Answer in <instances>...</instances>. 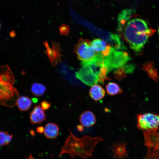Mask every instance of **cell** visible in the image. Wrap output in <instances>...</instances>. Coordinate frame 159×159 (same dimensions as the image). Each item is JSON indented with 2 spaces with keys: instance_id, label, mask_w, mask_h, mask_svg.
Here are the masks:
<instances>
[{
  "instance_id": "cell-1",
  "label": "cell",
  "mask_w": 159,
  "mask_h": 159,
  "mask_svg": "<svg viewBox=\"0 0 159 159\" xmlns=\"http://www.w3.org/2000/svg\"><path fill=\"white\" fill-rule=\"evenodd\" d=\"M69 130L70 135L61 148L59 157L67 153L69 154L72 159L77 155L82 159H87L92 157V153L95 148L99 143L104 140L101 137L84 135L79 138Z\"/></svg>"
},
{
  "instance_id": "cell-2",
  "label": "cell",
  "mask_w": 159,
  "mask_h": 159,
  "mask_svg": "<svg viewBox=\"0 0 159 159\" xmlns=\"http://www.w3.org/2000/svg\"><path fill=\"white\" fill-rule=\"evenodd\" d=\"M155 31L149 27L144 20L136 18L129 21L125 25L122 37L130 48L136 52H140L149 38Z\"/></svg>"
},
{
  "instance_id": "cell-3",
  "label": "cell",
  "mask_w": 159,
  "mask_h": 159,
  "mask_svg": "<svg viewBox=\"0 0 159 159\" xmlns=\"http://www.w3.org/2000/svg\"><path fill=\"white\" fill-rule=\"evenodd\" d=\"M14 77L7 65L0 67V104L8 107L16 105L19 95L13 87Z\"/></svg>"
},
{
  "instance_id": "cell-4",
  "label": "cell",
  "mask_w": 159,
  "mask_h": 159,
  "mask_svg": "<svg viewBox=\"0 0 159 159\" xmlns=\"http://www.w3.org/2000/svg\"><path fill=\"white\" fill-rule=\"evenodd\" d=\"M103 65L108 73L127 63L131 60L130 57L126 52L119 51L112 47L110 54L105 56H102Z\"/></svg>"
},
{
  "instance_id": "cell-5",
  "label": "cell",
  "mask_w": 159,
  "mask_h": 159,
  "mask_svg": "<svg viewBox=\"0 0 159 159\" xmlns=\"http://www.w3.org/2000/svg\"><path fill=\"white\" fill-rule=\"evenodd\" d=\"M137 126L143 131L157 130L159 126V115L150 113L137 115Z\"/></svg>"
},
{
  "instance_id": "cell-6",
  "label": "cell",
  "mask_w": 159,
  "mask_h": 159,
  "mask_svg": "<svg viewBox=\"0 0 159 159\" xmlns=\"http://www.w3.org/2000/svg\"><path fill=\"white\" fill-rule=\"evenodd\" d=\"M75 52L78 59L84 62L92 60L97 54L92 47L90 41L82 38L80 39L77 44Z\"/></svg>"
},
{
  "instance_id": "cell-7",
  "label": "cell",
  "mask_w": 159,
  "mask_h": 159,
  "mask_svg": "<svg viewBox=\"0 0 159 159\" xmlns=\"http://www.w3.org/2000/svg\"><path fill=\"white\" fill-rule=\"evenodd\" d=\"M150 132L145 137V144L148 147L145 159H159V132Z\"/></svg>"
},
{
  "instance_id": "cell-8",
  "label": "cell",
  "mask_w": 159,
  "mask_h": 159,
  "mask_svg": "<svg viewBox=\"0 0 159 159\" xmlns=\"http://www.w3.org/2000/svg\"><path fill=\"white\" fill-rule=\"evenodd\" d=\"M82 67L75 73L76 78L86 85L92 86L99 82V78L87 66L81 64Z\"/></svg>"
},
{
  "instance_id": "cell-9",
  "label": "cell",
  "mask_w": 159,
  "mask_h": 159,
  "mask_svg": "<svg viewBox=\"0 0 159 159\" xmlns=\"http://www.w3.org/2000/svg\"><path fill=\"white\" fill-rule=\"evenodd\" d=\"M134 12L132 9H126L123 10L119 14L117 17L118 25L117 30L121 37H122L125 25L130 19Z\"/></svg>"
},
{
  "instance_id": "cell-10",
  "label": "cell",
  "mask_w": 159,
  "mask_h": 159,
  "mask_svg": "<svg viewBox=\"0 0 159 159\" xmlns=\"http://www.w3.org/2000/svg\"><path fill=\"white\" fill-rule=\"evenodd\" d=\"M91 43L93 48L97 53L103 56H106L110 54L112 47L103 40L96 38L93 40Z\"/></svg>"
},
{
  "instance_id": "cell-11",
  "label": "cell",
  "mask_w": 159,
  "mask_h": 159,
  "mask_svg": "<svg viewBox=\"0 0 159 159\" xmlns=\"http://www.w3.org/2000/svg\"><path fill=\"white\" fill-rule=\"evenodd\" d=\"M29 119L32 125L41 124L46 120V115L40 105L34 106L30 114Z\"/></svg>"
},
{
  "instance_id": "cell-12",
  "label": "cell",
  "mask_w": 159,
  "mask_h": 159,
  "mask_svg": "<svg viewBox=\"0 0 159 159\" xmlns=\"http://www.w3.org/2000/svg\"><path fill=\"white\" fill-rule=\"evenodd\" d=\"M126 145L125 142H116L112 145L111 149L115 159H125L128 157Z\"/></svg>"
},
{
  "instance_id": "cell-13",
  "label": "cell",
  "mask_w": 159,
  "mask_h": 159,
  "mask_svg": "<svg viewBox=\"0 0 159 159\" xmlns=\"http://www.w3.org/2000/svg\"><path fill=\"white\" fill-rule=\"evenodd\" d=\"M79 120L83 126L89 127L92 126L95 124L96 119L92 112L87 110L82 113L79 117Z\"/></svg>"
},
{
  "instance_id": "cell-14",
  "label": "cell",
  "mask_w": 159,
  "mask_h": 159,
  "mask_svg": "<svg viewBox=\"0 0 159 159\" xmlns=\"http://www.w3.org/2000/svg\"><path fill=\"white\" fill-rule=\"evenodd\" d=\"M59 127L56 123L49 122L44 127V135L47 138L50 139L55 138L59 135Z\"/></svg>"
},
{
  "instance_id": "cell-15",
  "label": "cell",
  "mask_w": 159,
  "mask_h": 159,
  "mask_svg": "<svg viewBox=\"0 0 159 159\" xmlns=\"http://www.w3.org/2000/svg\"><path fill=\"white\" fill-rule=\"evenodd\" d=\"M90 97L95 101L102 99L105 95V91L100 85L95 84L90 88L89 92Z\"/></svg>"
},
{
  "instance_id": "cell-16",
  "label": "cell",
  "mask_w": 159,
  "mask_h": 159,
  "mask_svg": "<svg viewBox=\"0 0 159 159\" xmlns=\"http://www.w3.org/2000/svg\"><path fill=\"white\" fill-rule=\"evenodd\" d=\"M32 104V100L28 97L21 96L16 100V105L19 109L21 111H25L29 110Z\"/></svg>"
},
{
  "instance_id": "cell-17",
  "label": "cell",
  "mask_w": 159,
  "mask_h": 159,
  "mask_svg": "<svg viewBox=\"0 0 159 159\" xmlns=\"http://www.w3.org/2000/svg\"><path fill=\"white\" fill-rule=\"evenodd\" d=\"M107 93L111 96L121 94L123 92L122 89L117 83L114 82H110L105 86Z\"/></svg>"
},
{
  "instance_id": "cell-18",
  "label": "cell",
  "mask_w": 159,
  "mask_h": 159,
  "mask_svg": "<svg viewBox=\"0 0 159 159\" xmlns=\"http://www.w3.org/2000/svg\"><path fill=\"white\" fill-rule=\"evenodd\" d=\"M46 88L44 85L38 83H35L32 85L31 91L32 94L36 97L42 96L45 93Z\"/></svg>"
},
{
  "instance_id": "cell-19",
  "label": "cell",
  "mask_w": 159,
  "mask_h": 159,
  "mask_svg": "<svg viewBox=\"0 0 159 159\" xmlns=\"http://www.w3.org/2000/svg\"><path fill=\"white\" fill-rule=\"evenodd\" d=\"M126 73H129V67L126 64L116 69L114 72L115 77L119 80H121L125 77Z\"/></svg>"
},
{
  "instance_id": "cell-20",
  "label": "cell",
  "mask_w": 159,
  "mask_h": 159,
  "mask_svg": "<svg viewBox=\"0 0 159 159\" xmlns=\"http://www.w3.org/2000/svg\"><path fill=\"white\" fill-rule=\"evenodd\" d=\"M13 135H10L4 131H0V146L8 145L11 141Z\"/></svg>"
},
{
  "instance_id": "cell-21",
  "label": "cell",
  "mask_w": 159,
  "mask_h": 159,
  "mask_svg": "<svg viewBox=\"0 0 159 159\" xmlns=\"http://www.w3.org/2000/svg\"><path fill=\"white\" fill-rule=\"evenodd\" d=\"M151 63H147L144 66V69L147 72L150 77L155 81H158V77L156 71Z\"/></svg>"
},
{
  "instance_id": "cell-22",
  "label": "cell",
  "mask_w": 159,
  "mask_h": 159,
  "mask_svg": "<svg viewBox=\"0 0 159 159\" xmlns=\"http://www.w3.org/2000/svg\"><path fill=\"white\" fill-rule=\"evenodd\" d=\"M53 45L52 48L48 46L47 47V52L48 54V56L51 59V61H53L54 62L59 57H58L59 55V52H58L57 47H55V45Z\"/></svg>"
},
{
  "instance_id": "cell-23",
  "label": "cell",
  "mask_w": 159,
  "mask_h": 159,
  "mask_svg": "<svg viewBox=\"0 0 159 159\" xmlns=\"http://www.w3.org/2000/svg\"><path fill=\"white\" fill-rule=\"evenodd\" d=\"M41 107L44 110H48L51 106V103L45 100H43L41 103Z\"/></svg>"
},
{
  "instance_id": "cell-24",
  "label": "cell",
  "mask_w": 159,
  "mask_h": 159,
  "mask_svg": "<svg viewBox=\"0 0 159 159\" xmlns=\"http://www.w3.org/2000/svg\"><path fill=\"white\" fill-rule=\"evenodd\" d=\"M67 26L65 25L62 26L60 29V32L63 33H67L68 32Z\"/></svg>"
},
{
  "instance_id": "cell-25",
  "label": "cell",
  "mask_w": 159,
  "mask_h": 159,
  "mask_svg": "<svg viewBox=\"0 0 159 159\" xmlns=\"http://www.w3.org/2000/svg\"><path fill=\"white\" fill-rule=\"evenodd\" d=\"M36 130L37 132L42 133L44 132V127L42 126H38Z\"/></svg>"
},
{
  "instance_id": "cell-26",
  "label": "cell",
  "mask_w": 159,
  "mask_h": 159,
  "mask_svg": "<svg viewBox=\"0 0 159 159\" xmlns=\"http://www.w3.org/2000/svg\"><path fill=\"white\" fill-rule=\"evenodd\" d=\"M32 100L34 103H36L38 102L39 99L36 97H33L32 98Z\"/></svg>"
},
{
  "instance_id": "cell-27",
  "label": "cell",
  "mask_w": 159,
  "mask_h": 159,
  "mask_svg": "<svg viewBox=\"0 0 159 159\" xmlns=\"http://www.w3.org/2000/svg\"><path fill=\"white\" fill-rule=\"evenodd\" d=\"M77 128L78 129V130L79 131H82V130L83 129V128L82 127L81 125H77Z\"/></svg>"
},
{
  "instance_id": "cell-28",
  "label": "cell",
  "mask_w": 159,
  "mask_h": 159,
  "mask_svg": "<svg viewBox=\"0 0 159 159\" xmlns=\"http://www.w3.org/2000/svg\"><path fill=\"white\" fill-rule=\"evenodd\" d=\"M30 133L33 136H34L35 135L34 132V130H31L30 131Z\"/></svg>"
},
{
  "instance_id": "cell-29",
  "label": "cell",
  "mask_w": 159,
  "mask_h": 159,
  "mask_svg": "<svg viewBox=\"0 0 159 159\" xmlns=\"http://www.w3.org/2000/svg\"><path fill=\"white\" fill-rule=\"evenodd\" d=\"M158 34H159V27L158 29Z\"/></svg>"
},
{
  "instance_id": "cell-30",
  "label": "cell",
  "mask_w": 159,
  "mask_h": 159,
  "mask_svg": "<svg viewBox=\"0 0 159 159\" xmlns=\"http://www.w3.org/2000/svg\"><path fill=\"white\" fill-rule=\"evenodd\" d=\"M0 27H1V24H0Z\"/></svg>"
}]
</instances>
